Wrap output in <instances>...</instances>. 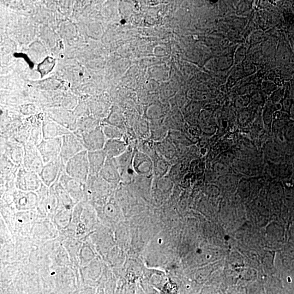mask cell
Returning a JSON list of instances; mask_svg holds the SVG:
<instances>
[{
    "instance_id": "obj_6",
    "label": "cell",
    "mask_w": 294,
    "mask_h": 294,
    "mask_svg": "<svg viewBox=\"0 0 294 294\" xmlns=\"http://www.w3.org/2000/svg\"><path fill=\"white\" fill-rule=\"evenodd\" d=\"M64 171L65 164L59 157L58 159L45 164L39 175L43 182L50 185L58 181Z\"/></svg>"
},
{
    "instance_id": "obj_7",
    "label": "cell",
    "mask_w": 294,
    "mask_h": 294,
    "mask_svg": "<svg viewBox=\"0 0 294 294\" xmlns=\"http://www.w3.org/2000/svg\"><path fill=\"white\" fill-rule=\"evenodd\" d=\"M89 164V176H98L105 163L106 155L103 150L88 152Z\"/></svg>"
},
{
    "instance_id": "obj_1",
    "label": "cell",
    "mask_w": 294,
    "mask_h": 294,
    "mask_svg": "<svg viewBox=\"0 0 294 294\" xmlns=\"http://www.w3.org/2000/svg\"><path fill=\"white\" fill-rule=\"evenodd\" d=\"M65 172L73 178L86 182L89 176V164L86 150L71 158L65 165Z\"/></svg>"
},
{
    "instance_id": "obj_5",
    "label": "cell",
    "mask_w": 294,
    "mask_h": 294,
    "mask_svg": "<svg viewBox=\"0 0 294 294\" xmlns=\"http://www.w3.org/2000/svg\"><path fill=\"white\" fill-rule=\"evenodd\" d=\"M86 150L79 139L74 133H70L62 137L61 158L65 165L74 156Z\"/></svg>"
},
{
    "instance_id": "obj_8",
    "label": "cell",
    "mask_w": 294,
    "mask_h": 294,
    "mask_svg": "<svg viewBox=\"0 0 294 294\" xmlns=\"http://www.w3.org/2000/svg\"><path fill=\"white\" fill-rule=\"evenodd\" d=\"M103 150L108 158H116L123 153L125 145L117 139H111L106 142Z\"/></svg>"
},
{
    "instance_id": "obj_9",
    "label": "cell",
    "mask_w": 294,
    "mask_h": 294,
    "mask_svg": "<svg viewBox=\"0 0 294 294\" xmlns=\"http://www.w3.org/2000/svg\"><path fill=\"white\" fill-rule=\"evenodd\" d=\"M70 133L71 132L67 129L52 124H46L44 126L42 135H43V140H49L56 139V138L58 137H62Z\"/></svg>"
},
{
    "instance_id": "obj_2",
    "label": "cell",
    "mask_w": 294,
    "mask_h": 294,
    "mask_svg": "<svg viewBox=\"0 0 294 294\" xmlns=\"http://www.w3.org/2000/svg\"><path fill=\"white\" fill-rule=\"evenodd\" d=\"M74 134L88 152L103 150L105 145V134L99 129Z\"/></svg>"
},
{
    "instance_id": "obj_10",
    "label": "cell",
    "mask_w": 294,
    "mask_h": 294,
    "mask_svg": "<svg viewBox=\"0 0 294 294\" xmlns=\"http://www.w3.org/2000/svg\"><path fill=\"white\" fill-rule=\"evenodd\" d=\"M16 178L18 183L24 185H38L41 179L38 173L28 171L24 167L20 168Z\"/></svg>"
},
{
    "instance_id": "obj_11",
    "label": "cell",
    "mask_w": 294,
    "mask_h": 294,
    "mask_svg": "<svg viewBox=\"0 0 294 294\" xmlns=\"http://www.w3.org/2000/svg\"><path fill=\"white\" fill-rule=\"evenodd\" d=\"M102 178L115 181L119 178V172L113 159L107 158L105 163L99 173Z\"/></svg>"
},
{
    "instance_id": "obj_3",
    "label": "cell",
    "mask_w": 294,
    "mask_h": 294,
    "mask_svg": "<svg viewBox=\"0 0 294 294\" xmlns=\"http://www.w3.org/2000/svg\"><path fill=\"white\" fill-rule=\"evenodd\" d=\"M62 137L43 140L37 146L45 164L58 159L61 154Z\"/></svg>"
},
{
    "instance_id": "obj_4",
    "label": "cell",
    "mask_w": 294,
    "mask_h": 294,
    "mask_svg": "<svg viewBox=\"0 0 294 294\" xmlns=\"http://www.w3.org/2000/svg\"><path fill=\"white\" fill-rule=\"evenodd\" d=\"M24 168L39 175L44 166L37 146L29 142L24 148Z\"/></svg>"
},
{
    "instance_id": "obj_12",
    "label": "cell",
    "mask_w": 294,
    "mask_h": 294,
    "mask_svg": "<svg viewBox=\"0 0 294 294\" xmlns=\"http://www.w3.org/2000/svg\"><path fill=\"white\" fill-rule=\"evenodd\" d=\"M177 287L175 284L167 283L162 290L161 294H177Z\"/></svg>"
}]
</instances>
